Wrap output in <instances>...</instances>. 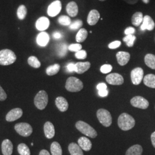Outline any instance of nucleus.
Returning <instances> with one entry per match:
<instances>
[{
	"label": "nucleus",
	"instance_id": "1",
	"mask_svg": "<svg viewBox=\"0 0 155 155\" xmlns=\"http://www.w3.org/2000/svg\"><path fill=\"white\" fill-rule=\"evenodd\" d=\"M118 125L122 130H129L135 125V120L130 115L126 113L121 114L118 119Z\"/></svg>",
	"mask_w": 155,
	"mask_h": 155
},
{
	"label": "nucleus",
	"instance_id": "2",
	"mask_svg": "<svg viewBox=\"0 0 155 155\" xmlns=\"http://www.w3.org/2000/svg\"><path fill=\"white\" fill-rule=\"evenodd\" d=\"M16 61V56L15 52L9 49L0 51V65H11Z\"/></svg>",
	"mask_w": 155,
	"mask_h": 155
},
{
	"label": "nucleus",
	"instance_id": "3",
	"mask_svg": "<svg viewBox=\"0 0 155 155\" xmlns=\"http://www.w3.org/2000/svg\"><path fill=\"white\" fill-rule=\"evenodd\" d=\"M76 127L79 131L91 138H95L97 136V132L88 124L82 121H79L75 124Z\"/></svg>",
	"mask_w": 155,
	"mask_h": 155
},
{
	"label": "nucleus",
	"instance_id": "4",
	"mask_svg": "<svg viewBox=\"0 0 155 155\" xmlns=\"http://www.w3.org/2000/svg\"><path fill=\"white\" fill-rule=\"evenodd\" d=\"M82 82L77 78H68L66 83V89L70 92H78L83 89Z\"/></svg>",
	"mask_w": 155,
	"mask_h": 155
},
{
	"label": "nucleus",
	"instance_id": "5",
	"mask_svg": "<svg viewBox=\"0 0 155 155\" xmlns=\"http://www.w3.org/2000/svg\"><path fill=\"white\" fill-rule=\"evenodd\" d=\"M48 97L47 93L44 91H40L35 97L34 104L38 109L40 110H43L48 104Z\"/></svg>",
	"mask_w": 155,
	"mask_h": 155
},
{
	"label": "nucleus",
	"instance_id": "6",
	"mask_svg": "<svg viewBox=\"0 0 155 155\" xmlns=\"http://www.w3.org/2000/svg\"><path fill=\"white\" fill-rule=\"evenodd\" d=\"M97 116L100 123L105 127H110L112 123V117L110 112L104 109L97 111Z\"/></svg>",
	"mask_w": 155,
	"mask_h": 155
},
{
	"label": "nucleus",
	"instance_id": "7",
	"mask_svg": "<svg viewBox=\"0 0 155 155\" xmlns=\"http://www.w3.org/2000/svg\"><path fill=\"white\" fill-rule=\"evenodd\" d=\"M15 129L17 133L23 137L29 136L33 132L32 127L28 123L21 122L17 124L15 126Z\"/></svg>",
	"mask_w": 155,
	"mask_h": 155
},
{
	"label": "nucleus",
	"instance_id": "8",
	"mask_svg": "<svg viewBox=\"0 0 155 155\" xmlns=\"http://www.w3.org/2000/svg\"><path fill=\"white\" fill-rule=\"evenodd\" d=\"M131 80L134 84L138 85L140 84L144 77V71L140 67L134 68L130 74Z\"/></svg>",
	"mask_w": 155,
	"mask_h": 155
},
{
	"label": "nucleus",
	"instance_id": "9",
	"mask_svg": "<svg viewBox=\"0 0 155 155\" xmlns=\"http://www.w3.org/2000/svg\"><path fill=\"white\" fill-rule=\"evenodd\" d=\"M131 105L139 109H146L149 106V102L142 97L136 96L130 100Z\"/></svg>",
	"mask_w": 155,
	"mask_h": 155
},
{
	"label": "nucleus",
	"instance_id": "10",
	"mask_svg": "<svg viewBox=\"0 0 155 155\" xmlns=\"http://www.w3.org/2000/svg\"><path fill=\"white\" fill-rule=\"evenodd\" d=\"M61 3L59 0H56L52 2L48 7L47 13L50 17H55L61 12Z\"/></svg>",
	"mask_w": 155,
	"mask_h": 155
},
{
	"label": "nucleus",
	"instance_id": "11",
	"mask_svg": "<svg viewBox=\"0 0 155 155\" xmlns=\"http://www.w3.org/2000/svg\"><path fill=\"white\" fill-rule=\"evenodd\" d=\"M106 82L112 85H121L124 83V78L118 73H111L106 77Z\"/></svg>",
	"mask_w": 155,
	"mask_h": 155
},
{
	"label": "nucleus",
	"instance_id": "12",
	"mask_svg": "<svg viewBox=\"0 0 155 155\" xmlns=\"http://www.w3.org/2000/svg\"><path fill=\"white\" fill-rule=\"evenodd\" d=\"M23 112L20 108H15L9 111L6 116V120L8 122L15 121L22 116Z\"/></svg>",
	"mask_w": 155,
	"mask_h": 155
},
{
	"label": "nucleus",
	"instance_id": "13",
	"mask_svg": "<svg viewBox=\"0 0 155 155\" xmlns=\"http://www.w3.org/2000/svg\"><path fill=\"white\" fill-rule=\"evenodd\" d=\"M155 27V23L151 17L146 15L143 18V21L141 25L140 29L141 31L148 30L151 31L154 29Z\"/></svg>",
	"mask_w": 155,
	"mask_h": 155
},
{
	"label": "nucleus",
	"instance_id": "14",
	"mask_svg": "<svg viewBox=\"0 0 155 155\" xmlns=\"http://www.w3.org/2000/svg\"><path fill=\"white\" fill-rule=\"evenodd\" d=\"M117 60L120 66H125L129 61L130 55L129 52L125 51L118 52L116 54Z\"/></svg>",
	"mask_w": 155,
	"mask_h": 155
},
{
	"label": "nucleus",
	"instance_id": "15",
	"mask_svg": "<svg viewBox=\"0 0 155 155\" xmlns=\"http://www.w3.org/2000/svg\"><path fill=\"white\" fill-rule=\"evenodd\" d=\"M100 18V13L96 9H93L89 12L87 18V22L90 25H94L98 22Z\"/></svg>",
	"mask_w": 155,
	"mask_h": 155
},
{
	"label": "nucleus",
	"instance_id": "16",
	"mask_svg": "<svg viewBox=\"0 0 155 155\" xmlns=\"http://www.w3.org/2000/svg\"><path fill=\"white\" fill-rule=\"evenodd\" d=\"M50 20L46 17H41L36 22V27L40 31H44L50 26Z\"/></svg>",
	"mask_w": 155,
	"mask_h": 155
},
{
	"label": "nucleus",
	"instance_id": "17",
	"mask_svg": "<svg viewBox=\"0 0 155 155\" xmlns=\"http://www.w3.org/2000/svg\"><path fill=\"white\" fill-rule=\"evenodd\" d=\"M13 144L9 139L4 140L1 145L2 153L4 155H11L13 152Z\"/></svg>",
	"mask_w": 155,
	"mask_h": 155
},
{
	"label": "nucleus",
	"instance_id": "18",
	"mask_svg": "<svg viewBox=\"0 0 155 155\" xmlns=\"http://www.w3.org/2000/svg\"><path fill=\"white\" fill-rule=\"evenodd\" d=\"M44 132L45 136L47 139H51L53 138L55 134V127L54 125L50 121L45 122L44 125Z\"/></svg>",
	"mask_w": 155,
	"mask_h": 155
},
{
	"label": "nucleus",
	"instance_id": "19",
	"mask_svg": "<svg viewBox=\"0 0 155 155\" xmlns=\"http://www.w3.org/2000/svg\"><path fill=\"white\" fill-rule=\"evenodd\" d=\"M79 146L82 148V150L85 151H89L92 148V143L91 141L85 137H81L78 140Z\"/></svg>",
	"mask_w": 155,
	"mask_h": 155
},
{
	"label": "nucleus",
	"instance_id": "20",
	"mask_svg": "<svg viewBox=\"0 0 155 155\" xmlns=\"http://www.w3.org/2000/svg\"><path fill=\"white\" fill-rule=\"evenodd\" d=\"M75 65V72L79 74H82L84 72L87 71L91 66V64L89 61L86 62H78Z\"/></svg>",
	"mask_w": 155,
	"mask_h": 155
},
{
	"label": "nucleus",
	"instance_id": "21",
	"mask_svg": "<svg viewBox=\"0 0 155 155\" xmlns=\"http://www.w3.org/2000/svg\"><path fill=\"white\" fill-rule=\"evenodd\" d=\"M50 40V36L48 34L45 32L39 33L36 38L38 45L41 47H45L48 43Z\"/></svg>",
	"mask_w": 155,
	"mask_h": 155
},
{
	"label": "nucleus",
	"instance_id": "22",
	"mask_svg": "<svg viewBox=\"0 0 155 155\" xmlns=\"http://www.w3.org/2000/svg\"><path fill=\"white\" fill-rule=\"evenodd\" d=\"M56 106L61 112L66 111L68 108V102L64 97H58L55 100Z\"/></svg>",
	"mask_w": 155,
	"mask_h": 155
},
{
	"label": "nucleus",
	"instance_id": "23",
	"mask_svg": "<svg viewBox=\"0 0 155 155\" xmlns=\"http://www.w3.org/2000/svg\"><path fill=\"white\" fill-rule=\"evenodd\" d=\"M66 11L70 17H74L78 13V6L77 3L74 1L69 2L66 6Z\"/></svg>",
	"mask_w": 155,
	"mask_h": 155
},
{
	"label": "nucleus",
	"instance_id": "24",
	"mask_svg": "<svg viewBox=\"0 0 155 155\" xmlns=\"http://www.w3.org/2000/svg\"><path fill=\"white\" fill-rule=\"evenodd\" d=\"M68 150L71 155H83L82 148L79 145L75 143H72L68 145Z\"/></svg>",
	"mask_w": 155,
	"mask_h": 155
},
{
	"label": "nucleus",
	"instance_id": "25",
	"mask_svg": "<svg viewBox=\"0 0 155 155\" xmlns=\"http://www.w3.org/2000/svg\"><path fill=\"white\" fill-rule=\"evenodd\" d=\"M143 15L141 12H137L132 17V24L135 27L141 25L143 21Z\"/></svg>",
	"mask_w": 155,
	"mask_h": 155
},
{
	"label": "nucleus",
	"instance_id": "26",
	"mask_svg": "<svg viewBox=\"0 0 155 155\" xmlns=\"http://www.w3.org/2000/svg\"><path fill=\"white\" fill-rule=\"evenodd\" d=\"M143 150L142 147L140 145L136 144L130 147L127 150L125 155H141Z\"/></svg>",
	"mask_w": 155,
	"mask_h": 155
},
{
	"label": "nucleus",
	"instance_id": "27",
	"mask_svg": "<svg viewBox=\"0 0 155 155\" xmlns=\"http://www.w3.org/2000/svg\"><path fill=\"white\" fill-rule=\"evenodd\" d=\"M144 83L147 86L155 89V75L154 74H148L144 78Z\"/></svg>",
	"mask_w": 155,
	"mask_h": 155
},
{
	"label": "nucleus",
	"instance_id": "28",
	"mask_svg": "<svg viewBox=\"0 0 155 155\" xmlns=\"http://www.w3.org/2000/svg\"><path fill=\"white\" fill-rule=\"evenodd\" d=\"M144 61L147 66L155 70V55L151 54H147L144 58Z\"/></svg>",
	"mask_w": 155,
	"mask_h": 155
},
{
	"label": "nucleus",
	"instance_id": "29",
	"mask_svg": "<svg viewBox=\"0 0 155 155\" xmlns=\"http://www.w3.org/2000/svg\"><path fill=\"white\" fill-rule=\"evenodd\" d=\"M88 32L84 28H81L76 35V41L78 43L83 42L87 39Z\"/></svg>",
	"mask_w": 155,
	"mask_h": 155
},
{
	"label": "nucleus",
	"instance_id": "30",
	"mask_svg": "<svg viewBox=\"0 0 155 155\" xmlns=\"http://www.w3.org/2000/svg\"><path fill=\"white\" fill-rule=\"evenodd\" d=\"M52 155H62V149L61 145L58 142H53L51 145Z\"/></svg>",
	"mask_w": 155,
	"mask_h": 155
},
{
	"label": "nucleus",
	"instance_id": "31",
	"mask_svg": "<svg viewBox=\"0 0 155 155\" xmlns=\"http://www.w3.org/2000/svg\"><path fill=\"white\" fill-rule=\"evenodd\" d=\"M60 68H61V66L59 64H55L47 68L46 73L49 76H52V75H56L58 72H59L60 70Z\"/></svg>",
	"mask_w": 155,
	"mask_h": 155
},
{
	"label": "nucleus",
	"instance_id": "32",
	"mask_svg": "<svg viewBox=\"0 0 155 155\" xmlns=\"http://www.w3.org/2000/svg\"><path fill=\"white\" fill-rule=\"evenodd\" d=\"M18 152L20 155H31L30 150L26 144L21 143L17 147Z\"/></svg>",
	"mask_w": 155,
	"mask_h": 155
},
{
	"label": "nucleus",
	"instance_id": "33",
	"mask_svg": "<svg viewBox=\"0 0 155 155\" xmlns=\"http://www.w3.org/2000/svg\"><path fill=\"white\" fill-rule=\"evenodd\" d=\"M27 13V10L25 6L21 5L18 8L17 15L18 18L20 20H24L26 17Z\"/></svg>",
	"mask_w": 155,
	"mask_h": 155
},
{
	"label": "nucleus",
	"instance_id": "34",
	"mask_svg": "<svg viewBox=\"0 0 155 155\" xmlns=\"http://www.w3.org/2000/svg\"><path fill=\"white\" fill-rule=\"evenodd\" d=\"M136 39V37L134 35H126V36H125L123 38V41L127 44V47H132L134 45Z\"/></svg>",
	"mask_w": 155,
	"mask_h": 155
},
{
	"label": "nucleus",
	"instance_id": "35",
	"mask_svg": "<svg viewBox=\"0 0 155 155\" xmlns=\"http://www.w3.org/2000/svg\"><path fill=\"white\" fill-rule=\"evenodd\" d=\"M28 63L31 66L35 68H39L41 66V63L38 60V59L34 56H31L28 58Z\"/></svg>",
	"mask_w": 155,
	"mask_h": 155
},
{
	"label": "nucleus",
	"instance_id": "36",
	"mask_svg": "<svg viewBox=\"0 0 155 155\" xmlns=\"http://www.w3.org/2000/svg\"><path fill=\"white\" fill-rule=\"evenodd\" d=\"M58 22L62 25L69 26L71 23V18H70V17L63 15V16H61L59 17Z\"/></svg>",
	"mask_w": 155,
	"mask_h": 155
},
{
	"label": "nucleus",
	"instance_id": "37",
	"mask_svg": "<svg viewBox=\"0 0 155 155\" xmlns=\"http://www.w3.org/2000/svg\"><path fill=\"white\" fill-rule=\"evenodd\" d=\"M82 25H83L82 21L81 20H77L71 23V24L69 25V28L71 30H77L82 27Z\"/></svg>",
	"mask_w": 155,
	"mask_h": 155
},
{
	"label": "nucleus",
	"instance_id": "38",
	"mask_svg": "<svg viewBox=\"0 0 155 155\" xmlns=\"http://www.w3.org/2000/svg\"><path fill=\"white\" fill-rule=\"evenodd\" d=\"M67 50V46L66 44L62 43L59 45L58 48V55L60 57H63L66 54Z\"/></svg>",
	"mask_w": 155,
	"mask_h": 155
},
{
	"label": "nucleus",
	"instance_id": "39",
	"mask_svg": "<svg viewBox=\"0 0 155 155\" xmlns=\"http://www.w3.org/2000/svg\"><path fill=\"white\" fill-rule=\"evenodd\" d=\"M82 45H80L79 43L77 44H72V45H70L68 47V49L70 50L71 52H77L81 50L82 49Z\"/></svg>",
	"mask_w": 155,
	"mask_h": 155
},
{
	"label": "nucleus",
	"instance_id": "40",
	"mask_svg": "<svg viewBox=\"0 0 155 155\" xmlns=\"http://www.w3.org/2000/svg\"><path fill=\"white\" fill-rule=\"evenodd\" d=\"M75 56L78 59H84L87 58V52L85 50H80L75 53Z\"/></svg>",
	"mask_w": 155,
	"mask_h": 155
},
{
	"label": "nucleus",
	"instance_id": "41",
	"mask_svg": "<svg viewBox=\"0 0 155 155\" xmlns=\"http://www.w3.org/2000/svg\"><path fill=\"white\" fill-rule=\"evenodd\" d=\"M113 67L110 64H104L101 67V72L103 74H107L111 71Z\"/></svg>",
	"mask_w": 155,
	"mask_h": 155
},
{
	"label": "nucleus",
	"instance_id": "42",
	"mask_svg": "<svg viewBox=\"0 0 155 155\" xmlns=\"http://www.w3.org/2000/svg\"><path fill=\"white\" fill-rule=\"evenodd\" d=\"M121 45V42L120 41L116 40V41H114L110 43L108 45V47L110 49L113 50V49H116V48H118Z\"/></svg>",
	"mask_w": 155,
	"mask_h": 155
},
{
	"label": "nucleus",
	"instance_id": "43",
	"mask_svg": "<svg viewBox=\"0 0 155 155\" xmlns=\"http://www.w3.org/2000/svg\"><path fill=\"white\" fill-rule=\"evenodd\" d=\"M136 29L132 27H129L126 28L124 31V33L126 35H133L135 33Z\"/></svg>",
	"mask_w": 155,
	"mask_h": 155
},
{
	"label": "nucleus",
	"instance_id": "44",
	"mask_svg": "<svg viewBox=\"0 0 155 155\" xmlns=\"http://www.w3.org/2000/svg\"><path fill=\"white\" fill-rule=\"evenodd\" d=\"M7 98V95L6 94L4 89L0 86V101H5Z\"/></svg>",
	"mask_w": 155,
	"mask_h": 155
},
{
	"label": "nucleus",
	"instance_id": "45",
	"mask_svg": "<svg viewBox=\"0 0 155 155\" xmlns=\"http://www.w3.org/2000/svg\"><path fill=\"white\" fill-rule=\"evenodd\" d=\"M67 69L69 72L75 71V65L73 63H70L67 66Z\"/></svg>",
	"mask_w": 155,
	"mask_h": 155
},
{
	"label": "nucleus",
	"instance_id": "46",
	"mask_svg": "<svg viewBox=\"0 0 155 155\" xmlns=\"http://www.w3.org/2000/svg\"><path fill=\"white\" fill-rule=\"evenodd\" d=\"M97 88L98 91L102 90H106V89H107V85L105 83H101L97 85Z\"/></svg>",
	"mask_w": 155,
	"mask_h": 155
},
{
	"label": "nucleus",
	"instance_id": "47",
	"mask_svg": "<svg viewBox=\"0 0 155 155\" xmlns=\"http://www.w3.org/2000/svg\"><path fill=\"white\" fill-rule=\"evenodd\" d=\"M98 94H99L100 96L102 97H106L107 95L108 91H107V89L100 90V91H98Z\"/></svg>",
	"mask_w": 155,
	"mask_h": 155
},
{
	"label": "nucleus",
	"instance_id": "48",
	"mask_svg": "<svg viewBox=\"0 0 155 155\" xmlns=\"http://www.w3.org/2000/svg\"><path fill=\"white\" fill-rule=\"evenodd\" d=\"M53 37L56 39H61L62 37V35L59 32H55L53 33Z\"/></svg>",
	"mask_w": 155,
	"mask_h": 155
},
{
	"label": "nucleus",
	"instance_id": "49",
	"mask_svg": "<svg viewBox=\"0 0 155 155\" xmlns=\"http://www.w3.org/2000/svg\"><path fill=\"white\" fill-rule=\"evenodd\" d=\"M150 139H151V141H152V144L153 145V146L155 148V132L151 134L150 136Z\"/></svg>",
	"mask_w": 155,
	"mask_h": 155
},
{
	"label": "nucleus",
	"instance_id": "50",
	"mask_svg": "<svg viewBox=\"0 0 155 155\" xmlns=\"http://www.w3.org/2000/svg\"><path fill=\"white\" fill-rule=\"evenodd\" d=\"M124 1H125L126 2H127V4H131V5H133V4H136L139 0H123Z\"/></svg>",
	"mask_w": 155,
	"mask_h": 155
},
{
	"label": "nucleus",
	"instance_id": "51",
	"mask_svg": "<svg viewBox=\"0 0 155 155\" xmlns=\"http://www.w3.org/2000/svg\"><path fill=\"white\" fill-rule=\"evenodd\" d=\"M39 155H50V154L48 150H43L40 152Z\"/></svg>",
	"mask_w": 155,
	"mask_h": 155
},
{
	"label": "nucleus",
	"instance_id": "52",
	"mask_svg": "<svg viewBox=\"0 0 155 155\" xmlns=\"http://www.w3.org/2000/svg\"><path fill=\"white\" fill-rule=\"evenodd\" d=\"M142 1L145 4H148L150 2V0H142Z\"/></svg>",
	"mask_w": 155,
	"mask_h": 155
},
{
	"label": "nucleus",
	"instance_id": "53",
	"mask_svg": "<svg viewBox=\"0 0 155 155\" xmlns=\"http://www.w3.org/2000/svg\"><path fill=\"white\" fill-rule=\"evenodd\" d=\"M99 1H106V0H99Z\"/></svg>",
	"mask_w": 155,
	"mask_h": 155
},
{
	"label": "nucleus",
	"instance_id": "54",
	"mask_svg": "<svg viewBox=\"0 0 155 155\" xmlns=\"http://www.w3.org/2000/svg\"><path fill=\"white\" fill-rule=\"evenodd\" d=\"M31 145H32V146H33V143H32V144H31Z\"/></svg>",
	"mask_w": 155,
	"mask_h": 155
}]
</instances>
